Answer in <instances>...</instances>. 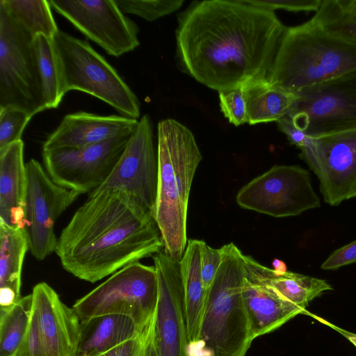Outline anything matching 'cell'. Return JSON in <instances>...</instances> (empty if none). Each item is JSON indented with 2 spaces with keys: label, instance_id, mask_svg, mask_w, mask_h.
Returning a JSON list of instances; mask_svg holds the SVG:
<instances>
[{
  "label": "cell",
  "instance_id": "f1b7e54d",
  "mask_svg": "<svg viewBox=\"0 0 356 356\" xmlns=\"http://www.w3.org/2000/svg\"><path fill=\"white\" fill-rule=\"evenodd\" d=\"M124 13L133 14L153 22L179 10L183 0H115Z\"/></svg>",
  "mask_w": 356,
  "mask_h": 356
},
{
  "label": "cell",
  "instance_id": "e0dca14e",
  "mask_svg": "<svg viewBox=\"0 0 356 356\" xmlns=\"http://www.w3.org/2000/svg\"><path fill=\"white\" fill-rule=\"evenodd\" d=\"M159 297L154 340L159 356H188L184 294L179 261L163 249L153 256Z\"/></svg>",
  "mask_w": 356,
  "mask_h": 356
},
{
  "label": "cell",
  "instance_id": "484cf974",
  "mask_svg": "<svg viewBox=\"0 0 356 356\" xmlns=\"http://www.w3.org/2000/svg\"><path fill=\"white\" fill-rule=\"evenodd\" d=\"M33 47L45 108H56L65 95L53 39L39 34L33 39Z\"/></svg>",
  "mask_w": 356,
  "mask_h": 356
},
{
  "label": "cell",
  "instance_id": "d4e9b609",
  "mask_svg": "<svg viewBox=\"0 0 356 356\" xmlns=\"http://www.w3.org/2000/svg\"><path fill=\"white\" fill-rule=\"evenodd\" d=\"M262 272L268 283L279 293L302 309H306L309 301L332 289L325 280L308 275L290 271L277 274L263 265Z\"/></svg>",
  "mask_w": 356,
  "mask_h": 356
},
{
  "label": "cell",
  "instance_id": "5bb4252c",
  "mask_svg": "<svg viewBox=\"0 0 356 356\" xmlns=\"http://www.w3.org/2000/svg\"><path fill=\"white\" fill-rule=\"evenodd\" d=\"M26 170L25 229L31 254L41 261L56 251L55 223L80 194L54 182L35 159Z\"/></svg>",
  "mask_w": 356,
  "mask_h": 356
},
{
  "label": "cell",
  "instance_id": "2e32d148",
  "mask_svg": "<svg viewBox=\"0 0 356 356\" xmlns=\"http://www.w3.org/2000/svg\"><path fill=\"white\" fill-rule=\"evenodd\" d=\"M157 182L158 159L153 124L150 116L145 114L140 119L112 172L95 191H124L138 199L153 215Z\"/></svg>",
  "mask_w": 356,
  "mask_h": 356
},
{
  "label": "cell",
  "instance_id": "e575fe53",
  "mask_svg": "<svg viewBox=\"0 0 356 356\" xmlns=\"http://www.w3.org/2000/svg\"><path fill=\"white\" fill-rule=\"evenodd\" d=\"M277 122L280 130L286 136L291 144L300 149L305 145L309 135L296 127L290 119L284 116Z\"/></svg>",
  "mask_w": 356,
  "mask_h": 356
},
{
  "label": "cell",
  "instance_id": "4dcf8cb0",
  "mask_svg": "<svg viewBox=\"0 0 356 356\" xmlns=\"http://www.w3.org/2000/svg\"><path fill=\"white\" fill-rule=\"evenodd\" d=\"M220 108L229 122L234 126L248 123L246 103L241 88L218 92Z\"/></svg>",
  "mask_w": 356,
  "mask_h": 356
},
{
  "label": "cell",
  "instance_id": "d590c367",
  "mask_svg": "<svg viewBox=\"0 0 356 356\" xmlns=\"http://www.w3.org/2000/svg\"><path fill=\"white\" fill-rule=\"evenodd\" d=\"M144 331L120 345L96 356H139L143 341Z\"/></svg>",
  "mask_w": 356,
  "mask_h": 356
},
{
  "label": "cell",
  "instance_id": "4fadbf2b",
  "mask_svg": "<svg viewBox=\"0 0 356 356\" xmlns=\"http://www.w3.org/2000/svg\"><path fill=\"white\" fill-rule=\"evenodd\" d=\"M131 134L92 145L42 150L44 166L57 184L80 195L98 189L120 159Z\"/></svg>",
  "mask_w": 356,
  "mask_h": 356
},
{
  "label": "cell",
  "instance_id": "9a60e30c",
  "mask_svg": "<svg viewBox=\"0 0 356 356\" xmlns=\"http://www.w3.org/2000/svg\"><path fill=\"white\" fill-rule=\"evenodd\" d=\"M51 7L109 55L119 57L139 44V29L115 0H49Z\"/></svg>",
  "mask_w": 356,
  "mask_h": 356
},
{
  "label": "cell",
  "instance_id": "5b68a950",
  "mask_svg": "<svg viewBox=\"0 0 356 356\" xmlns=\"http://www.w3.org/2000/svg\"><path fill=\"white\" fill-rule=\"evenodd\" d=\"M356 72V43L333 35L312 19L287 27L268 77L290 92Z\"/></svg>",
  "mask_w": 356,
  "mask_h": 356
},
{
  "label": "cell",
  "instance_id": "cb8c5ba5",
  "mask_svg": "<svg viewBox=\"0 0 356 356\" xmlns=\"http://www.w3.org/2000/svg\"><path fill=\"white\" fill-rule=\"evenodd\" d=\"M29 250L26 229L0 220V289H9L21 296L22 266Z\"/></svg>",
  "mask_w": 356,
  "mask_h": 356
},
{
  "label": "cell",
  "instance_id": "6da1fadb",
  "mask_svg": "<svg viewBox=\"0 0 356 356\" xmlns=\"http://www.w3.org/2000/svg\"><path fill=\"white\" fill-rule=\"evenodd\" d=\"M177 22L179 67L218 92L268 79L287 29L274 11L244 0L194 1Z\"/></svg>",
  "mask_w": 356,
  "mask_h": 356
},
{
  "label": "cell",
  "instance_id": "277c9868",
  "mask_svg": "<svg viewBox=\"0 0 356 356\" xmlns=\"http://www.w3.org/2000/svg\"><path fill=\"white\" fill-rule=\"evenodd\" d=\"M220 268L206 291L198 341L188 356H246L254 339L243 298L244 254L221 248Z\"/></svg>",
  "mask_w": 356,
  "mask_h": 356
},
{
  "label": "cell",
  "instance_id": "d6986e66",
  "mask_svg": "<svg viewBox=\"0 0 356 356\" xmlns=\"http://www.w3.org/2000/svg\"><path fill=\"white\" fill-rule=\"evenodd\" d=\"M138 120L122 115H99L86 112L66 115L47 138L42 150L81 147L131 134Z\"/></svg>",
  "mask_w": 356,
  "mask_h": 356
},
{
  "label": "cell",
  "instance_id": "52a82bcc",
  "mask_svg": "<svg viewBox=\"0 0 356 356\" xmlns=\"http://www.w3.org/2000/svg\"><path fill=\"white\" fill-rule=\"evenodd\" d=\"M159 284L154 266L136 262L118 270L105 282L77 300L72 308L80 321L117 314L131 318L142 330L157 307Z\"/></svg>",
  "mask_w": 356,
  "mask_h": 356
},
{
  "label": "cell",
  "instance_id": "7a4b0ae2",
  "mask_svg": "<svg viewBox=\"0 0 356 356\" xmlns=\"http://www.w3.org/2000/svg\"><path fill=\"white\" fill-rule=\"evenodd\" d=\"M163 249L152 212L119 190L94 191L62 230L55 252L63 268L95 283Z\"/></svg>",
  "mask_w": 356,
  "mask_h": 356
},
{
  "label": "cell",
  "instance_id": "44dd1931",
  "mask_svg": "<svg viewBox=\"0 0 356 356\" xmlns=\"http://www.w3.org/2000/svg\"><path fill=\"white\" fill-rule=\"evenodd\" d=\"M144 330L131 318L122 314H104L81 321L76 356H96Z\"/></svg>",
  "mask_w": 356,
  "mask_h": 356
},
{
  "label": "cell",
  "instance_id": "ab89813d",
  "mask_svg": "<svg viewBox=\"0 0 356 356\" xmlns=\"http://www.w3.org/2000/svg\"><path fill=\"white\" fill-rule=\"evenodd\" d=\"M334 330L338 331L340 334H341L343 337H345L347 339H348L351 343H353L356 346V334L348 332L341 328L331 325Z\"/></svg>",
  "mask_w": 356,
  "mask_h": 356
},
{
  "label": "cell",
  "instance_id": "30bf717a",
  "mask_svg": "<svg viewBox=\"0 0 356 356\" xmlns=\"http://www.w3.org/2000/svg\"><path fill=\"white\" fill-rule=\"evenodd\" d=\"M236 201L242 208L275 218L320 207L310 173L299 165H275L243 186Z\"/></svg>",
  "mask_w": 356,
  "mask_h": 356
},
{
  "label": "cell",
  "instance_id": "74e56055",
  "mask_svg": "<svg viewBox=\"0 0 356 356\" xmlns=\"http://www.w3.org/2000/svg\"><path fill=\"white\" fill-rule=\"evenodd\" d=\"M339 2L345 11L356 17V0H339Z\"/></svg>",
  "mask_w": 356,
  "mask_h": 356
},
{
  "label": "cell",
  "instance_id": "8fae6325",
  "mask_svg": "<svg viewBox=\"0 0 356 356\" xmlns=\"http://www.w3.org/2000/svg\"><path fill=\"white\" fill-rule=\"evenodd\" d=\"M300 150L326 203L337 206L356 197V126L309 136Z\"/></svg>",
  "mask_w": 356,
  "mask_h": 356
},
{
  "label": "cell",
  "instance_id": "ac0fdd59",
  "mask_svg": "<svg viewBox=\"0 0 356 356\" xmlns=\"http://www.w3.org/2000/svg\"><path fill=\"white\" fill-rule=\"evenodd\" d=\"M242 292L254 340L278 329L298 314H307L279 293L266 280L262 264L249 255H244Z\"/></svg>",
  "mask_w": 356,
  "mask_h": 356
},
{
  "label": "cell",
  "instance_id": "1f68e13d",
  "mask_svg": "<svg viewBox=\"0 0 356 356\" xmlns=\"http://www.w3.org/2000/svg\"><path fill=\"white\" fill-rule=\"evenodd\" d=\"M252 6L274 11L283 9L291 12L315 13L319 9L322 0H244Z\"/></svg>",
  "mask_w": 356,
  "mask_h": 356
},
{
  "label": "cell",
  "instance_id": "f35d334b",
  "mask_svg": "<svg viewBox=\"0 0 356 356\" xmlns=\"http://www.w3.org/2000/svg\"><path fill=\"white\" fill-rule=\"evenodd\" d=\"M272 265L273 270L277 274H282L288 271L286 264L279 259H273Z\"/></svg>",
  "mask_w": 356,
  "mask_h": 356
},
{
  "label": "cell",
  "instance_id": "ffe728a7",
  "mask_svg": "<svg viewBox=\"0 0 356 356\" xmlns=\"http://www.w3.org/2000/svg\"><path fill=\"white\" fill-rule=\"evenodd\" d=\"M26 184L21 140L0 151V220L15 228L25 229Z\"/></svg>",
  "mask_w": 356,
  "mask_h": 356
},
{
  "label": "cell",
  "instance_id": "603a6c76",
  "mask_svg": "<svg viewBox=\"0 0 356 356\" xmlns=\"http://www.w3.org/2000/svg\"><path fill=\"white\" fill-rule=\"evenodd\" d=\"M241 88L250 125L277 122L297 98L296 94L273 85L268 79L250 81Z\"/></svg>",
  "mask_w": 356,
  "mask_h": 356
},
{
  "label": "cell",
  "instance_id": "8992f818",
  "mask_svg": "<svg viewBox=\"0 0 356 356\" xmlns=\"http://www.w3.org/2000/svg\"><path fill=\"white\" fill-rule=\"evenodd\" d=\"M53 42L62 90H79L114 108L121 115L138 119L140 104L107 60L85 41L58 31Z\"/></svg>",
  "mask_w": 356,
  "mask_h": 356
},
{
  "label": "cell",
  "instance_id": "d6a6232c",
  "mask_svg": "<svg viewBox=\"0 0 356 356\" xmlns=\"http://www.w3.org/2000/svg\"><path fill=\"white\" fill-rule=\"evenodd\" d=\"M222 259L221 248H213L202 241L201 248V273L205 291L211 286Z\"/></svg>",
  "mask_w": 356,
  "mask_h": 356
},
{
  "label": "cell",
  "instance_id": "7c38bea8",
  "mask_svg": "<svg viewBox=\"0 0 356 356\" xmlns=\"http://www.w3.org/2000/svg\"><path fill=\"white\" fill-rule=\"evenodd\" d=\"M285 115L309 136L356 126V72L305 89Z\"/></svg>",
  "mask_w": 356,
  "mask_h": 356
},
{
  "label": "cell",
  "instance_id": "8d00e7d4",
  "mask_svg": "<svg viewBox=\"0 0 356 356\" xmlns=\"http://www.w3.org/2000/svg\"><path fill=\"white\" fill-rule=\"evenodd\" d=\"M154 321L155 314L144 330L143 341L139 356H159L154 340Z\"/></svg>",
  "mask_w": 356,
  "mask_h": 356
},
{
  "label": "cell",
  "instance_id": "83f0119b",
  "mask_svg": "<svg viewBox=\"0 0 356 356\" xmlns=\"http://www.w3.org/2000/svg\"><path fill=\"white\" fill-rule=\"evenodd\" d=\"M32 306V294L15 304L0 308V356H16L27 332Z\"/></svg>",
  "mask_w": 356,
  "mask_h": 356
},
{
  "label": "cell",
  "instance_id": "4316f807",
  "mask_svg": "<svg viewBox=\"0 0 356 356\" xmlns=\"http://www.w3.org/2000/svg\"><path fill=\"white\" fill-rule=\"evenodd\" d=\"M13 18L33 38H53L59 31L47 0H0Z\"/></svg>",
  "mask_w": 356,
  "mask_h": 356
},
{
  "label": "cell",
  "instance_id": "ba28073f",
  "mask_svg": "<svg viewBox=\"0 0 356 356\" xmlns=\"http://www.w3.org/2000/svg\"><path fill=\"white\" fill-rule=\"evenodd\" d=\"M33 39L0 3V108L16 107L32 116L46 110Z\"/></svg>",
  "mask_w": 356,
  "mask_h": 356
},
{
  "label": "cell",
  "instance_id": "3957f363",
  "mask_svg": "<svg viewBox=\"0 0 356 356\" xmlns=\"http://www.w3.org/2000/svg\"><path fill=\"white\" fill-rule=\"evenodd\" d=\"M158 182L153 213L163 250L180 261L187 245L186 221L190 191L202 159L191 131L176 120L157 126Z\"/></svg>",
  "mask_w": 356,
  "mask_h": 356
},
{
  "label": "cell",
  "instance_id": "7402d4cb",
  "mask_svg": "<svg viewBox=\"0 0 356 356\" xmlns=\"http://www.w3.org/2000/svg\"><path fill=\"white\" fill-rule=\"evenodd\" d=\"M202 241L189 239L179 261L184 294L188 353L196 345L204 311L206 291L201 273Z\"/></svg>",
  "mask_w": 356,
  "mask_h": 356
},
{
  "label": "cell",
  "instance_id": "836d02e7",
  "mask_svg": "<svg viewBox=\"0 0 356 356\" xmlns=\"http://www.w3.org/2000/svg\"><path fill=\"white\" fill-rule=\"evenodd\" d=\"M356 262V241L334 250L321 264L323 270H337Z\"/></svg>",
  "mask_w": 356,
  "mask_h": 356
},
{
  "label": "cell",
  "instance_id": "f546056e",
  "mask_svg": "<svg viewBox=\"0 0 356 356\" xmlns=\"http://www.w3.org/2000/svg\"><path fill=\"white\" fill-rule=\"evenodd\" d=\"M32 117L16 107L0 108V151L22 140L24 128Z\"/></svg>",
  "mask_w": 356,
  "mask_h": 356
},
{
  "label": "cell",
  "instance_id": "9c48e42d",
  "mask_svg": "<svg viewBox=\"0 0 356 356\" xmlns=\"http://www.w3.org/2000/svg\"><path fill=\"white\" fill-rule=\"evenodd\" d=\"M29 327L16 356H76L80 319L46 282L33 289Z\"/></svg>",
  "mask_w": 356,
  "mask_h": 356
}]
</instances>
